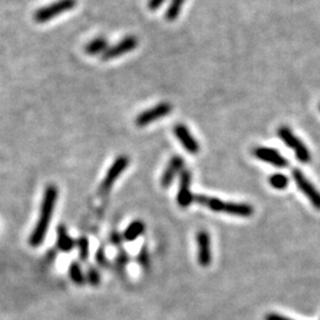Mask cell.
Returning a JSON list of instances; mask_svg holds the SVG:
<instances>
[{
	"label": "cell",
	"mask_w": 320,
	"mask_h": 320,
	"mask_svg": "<svg viewBox=\"0 0 320 320\" xmlns=\"http://www.w3.org/2000/svg\"><path fill=\"white\" fill-rule=\"evenodd\" d=\"M58 197V190L55 185L46 186L44 191V196H43L42 205H41V214L38 217V221L32 234L30 235L29 243L32 247H38L41 245L48 233L49 225L51 223V218L54 215L55 205H56V201Z\"/></svg>",
	"instance_id": "obj_1"
},
{
	"label": "cell",
	"mask_w": 320,
	"mask_h": 320,
	"mask_svg": "<svg viewBox=\"0 0 320 320\" xmlns=\"http://www.w3.org/2000/svg\"><path fill=\"white\" fill-rule=\"evenodd\" d=\"M193 203L205 206L215 212H223L237 217H251L254 214V208L247 203H227L220 198L208 197L204 194H197L193 198Z\"/></svg>",
	"instance_id": "obj_2"
},
{
	"label": "cell",
	"mask_w": 320,
	"mask_h": 320,
	"mask_svg": "<svg viewBox=\"0 0 320 320\" xmlns=\"http://www.w3.org/2000/svg\"><path fill=\"white\" fill-rule=\"evenodd\" d=\"M76 0H56V2L38 9L33 14V19L40 24L48 23L57 15L63 14L64 12L73 10L76 6Z\"/></svg>",
	"instance_id": "obj_3"
},
{
	"label": "cell",
	"mask_w": 320,
	"mask_h": 320,
	"mask_svg": "<svg viewBox=\"0 0 320 320\" xmlns=\"http://www.w3.org/2000/svg\"><path fill=\"white\" fill-rule=\"evenodd\" d=\"M278 135L279 138L282 140V141L286 144V145L292 148L295 152L296 158H298L299 162L301 163H308L311 160V154L308 148L306 147L305 144H304L301 140L293 134L290 128L286 126H281L278 130Z\"/></svg>",
	"instance_id": "obj_4"
},
{
	"label": "cell",
	"mask_w": 320,
	"mask_h": 320,
	"mask_svg": "<svg viewBox=\"0 0 320 320\" xmlns=\"http://www.w3.org/2000/svg\"><path fill=\"white\" fill-rule=\"evenodd\" d=\"M130 164V158L127 155H120V157L114 160V163L112 164V166L109 167L106 175H104L102 183L100 185V192L102 194L109 193V191L114 185V183L118 181L121 173L128 167Z\"/></svg>",
	"instance_id": "obj_5"
},
{
	"label": "cell",
	"mask_w": 320,
	"mask_h": 320,
	"mask_svg": "<svg viewBox=\"0 0 320 320\" xmlns=\"http://www.w3.org/2000/svg\"><path fill=\"white\" fill-rule=\"evenodd\" d=\"M292 177H293L296 186L301 190V192L305 194V196L310 200L312 203V205L314 206L315 209L320 210V192L318 191L317 187H315L312 183L308 181V179L304 175L301 171L298 169H294L293 172H292Z\"/></svg>",
	"instance_id": "obj_6"
},
{
	"label": "cell",
	"mask_w": 320,
	"mask_h": 320,
	"mask_svg": "<svg viewBox=\"0 0 320 320\" xmlns=\"http://www.w3.org/2000/svg\"><path fill=\"white\" fill-rule=\"evenodd\" d=\"M138 44L139 41L136 37L134 36L125 37L119 43H116V44L108 46L106 51L102 54V56H101V60L104 62L114 60V58H118L120 56H122V55L133 51L136 46H138Z\"/></svg>",
	"instance_id": "obj_7"
},
{
	"label": "cell",
	"mask_w": 320,
	"mask_h": 320,
	"mask_svg": "<svg viewBox=\"0 0 320 320\" xmlns=\"http://www.w3.org/2000/svg\"><path fill=\"white\" fill-rule=\"evenodd\" d=\"M172 111V106L167 102H162L157 106L152 107L147 111L140 113L135 119V125L138 127H145L154 121L165 118L167 114H170Z\"/></svg>",
	"instance_id": "obj_8"
},
{
	"label": "cell",
	"mask_w": 320,
	"mask_h": 320,
	"mask_svg": "<svg viewBox=\"0 0 320 320\" xmlns=\"http://www.w3.org/2000/svg\"><path fill=\"white\" fill-rule=\"evenodd\" d=\"M191 172L189 170L184 169L179 175V187L177 193V203L181 208H187L193 203V193L191 192L190 185H191Z\"/></svg>",
	"instance_id": "obj_9"
},
{
	"label": "cell",
	"mask_w": 320,
	"mask_h": 320,
	"mask_svg": "<svg viewBox=\"0 0 320 320\" xmlns=\"http://www.w3.org/2000/svg\"><path fill=\"white\" fill-rule=\"evenodd\" d=\"M197 256H198V263L202 267L210 266L212 261V252H211V239L208 232L205 230H201L197 234Z\"/></svg>",
	"instance_id": "obj_10"
},
{
	"label": "cell",
	"mask_w": 320,
	"mask_h": 320,
	"mask_svg": "<svg viewBox=\"0 0 320 320\" xmlns=\"http://www.w3.org/2000/svg\"><path fill=\"white\" fill-rule=\"evenodd\" d=\"M185 165V160L184 158H182L181 155H173L171 160L167 164L166 169L164 170L162 179H160V184L164 187V189H167L172 184L174 178L177 177L178 174H181V172L184 170Z\"/></svg>",
	"instance_id": "obj_11"
},
{
	"label": "cell",
	"mask_w": 320,
	"mask_h": 320,
	"mask_svg": "<svg viewBox=\"0 0 320 320\" xmlns=\"http://www.w3.org/2000/svg\"><path fill=\"white\" fill-rule=\"evenodd\" d=\"M174 134L179 140V143L182 144V146L191 154H197L200 152V144L197 143V140L193 138L192 134L190 133V131L187 130V127L183 123L175 125L174 127Z\"/></svg>",
	"instance_id": "obj_12"
},
{
	"label": "cell",
	"mask_w": 320,
	"mask_h": 320,
	"mask_svg": "<svg viewBox=\"0 0 320 320\" xmlns=\"http://www.w3.org/2000/svg\"><path fill=\"white\" fill-rule=\"evenodd\" d=\"M254 155L257 159L262 160L264 163L272 164L275 167H286L288 166V162L274 148L269 147H256L254 150Z\"/></svg>",
	"instance_id": "obj_13"
},
{
	"label": "cell",
	"mask_w": 320,
	"mask_h": 320,
	"mask_svg": "<svg viewBox=\"0 0 320 320\" xmlns=\"http://www.w3.org/2000/svg\"><path fill=\"white\" fill-rule=\"evenodd\" d=\"M75 247V241H74L67 232L65 225L61 224L57 227V248L63 253L72 252Z\"/></svg>",
	"instance_id": "obj_14"
},
{
	"label": "cell",
	"mask_w": 320,
	"mask_h": 320,
	"mask_svg": "<svg viewBox=\"0 0 320 320\" xmlns=\"http://www.w3.org/2000/svg\"><path fill=\"white\" fill-rule=\"evenodd\" d=\"M145 229H146V225L143 221H140V220L133 221L123 232L122 239L126 242H133L138 239V237L141 236L144 233H145Z\"/></svg>",
	"instance_id": "obj_15"
},
{
	"label": "cell",
	"mask_w": 320,
	"mask_h": 320,
	"mask_svg": "<svg viewBox=\"0 0 320 320\" xmlns=\"http://www.w3.org/2000/svg\"><path fill=\"white\" fill-rule=\"evenodd\" d=\"M108 48V41L104 37H96L91 41L84 46V52L89 56H96V55H102Z\"/></svg>",
	"instance_id": "obj_16"
},
{
	"label": "cell",
	"mask_w": 320,
	"mask_h": 320,
	"mask_svg": "<svg viewBox=\"0 0 320 320\" xmlns=\"http://www.w3.org/2000/svg\"><path fill=\"white\" fill-rule=\"evenodd\" d=\"M69 275L70 279L73 280V282L77 285V286H83V285L87 282L85 281V275L83 271H82V267L79 262H73L69 266Z\"/></svg>",
	"instance_id": "obj_17"
},
{
	"label": "cell",
	"mask_w": 320,
	"mask_h": 320,
	"mask_svg": "<svg viewBox=\"0 0 320 320\" xmlns=\"http://www.w3.org/2000/svg\"><path fill=\"white\" fill-rule=\"evenodd\" d=\"M185 0H171L169 7H167L166 13H165V19L169 22L174 21L175 18L178 17L179 13H181L182 7L184 6Z\"/></svg>",
	"instance_id": "obj_18"
},
{
	"label": "cell",
	"mask_w": 320,
	"mask_h": 320,
	"mask_svg": "<svg viewBox=\"0 0 320 320\" xmlns=\"http://www.w3.org/2000/svg\"><path fill=\"white\" fill-rule=\"evenodd\" d=\"M269 184L276 190H283L288 186V178L285 174L275 173L269 177Z\"/></svg>",
	"instance_id": "obj_19"
},
{
	"label": "cell",
	"mask_w": 320,
	"mask_h": 320,
	"mask_svg": "<svg viewBox=\"0 0 320 320\" xmlns=\"http://www.w3.org/2000/svg\"><path fill=\"white\" fill-rule=\"evenodd\" d=\"M76 245H77V249H79V256L81 261H87L88 257H89V240L87 239V237L82 236L80 237V239H77V242H76Z\"/></svg>",
	"instance_id": "obj_20"
},
{
	"label": "cell",
	"mask_w": 320,
	"mask_h": 320,
	"mask_svg": "<svg viewBox=\"0 0 320 320\" xmlns=\"http://www.w3.org/2000/svg\"><path fill=\"white\" fill-rule=\"evenodd\" d=\"M85 281H87L89 285H92V286H94V287L99 286L100 282H101L100 272L97 271L95 267L91 266V267L88 268V271H87V275H85Z\"/></svg>",
	"instance_id": "obj_21"
},
{
	"label": "cell",
	"mask_w": 320,
	"mask_h": 320,
	"mask_svg": "<svg viewBox=\"0 0 320 320\" xmlns=\"http://www.w3.org/2000/svg\"><path fill=\"white\" fill-rule=\"evenodd\" d=\"M138 262L140 263V266H141L144 269L150 268L151 260H150V254H148L146 245H143V248L140 249V253L138 255Z\"/></svg>",
	"instance_id": "obj_22"
},
{
	"label": "cell",
	"mask_w": 320,
	"mask_h": 320,
	"mask_svg": "<svg viewBox=\"0 0 320 320\" xmlns=\"http://www.w3.org/2000/svg\"><path fill=\"white\" fill-rule=\"evenodd\" d=\"M130 262V255L126 252L120 251V253L115 257V266L119 271H123L126 268L127 263Z\"/></svg>",
	"instance_id": "obj_23"
},
{
	"label": "cell",
	"mask_w": 320,
	"mask_h": 320,
	"mask_svg": "<svg viewBox=\"0 0 320 320\" xmlns=\"http://www.w3.org/2000/svg\"><path fill=\"white\" fill-rule=\"evenodd\" d=\"M95 260H96V262H97V264H99V266L103 267V268H107L108 260H107V256H106V254H104V251L102 248H100L99 251L96 252Z\"/></svg>",
	"instance_id": "obj_24"
},
{
	"label": "cell",
	"mask_w": 320,
	"mask_h": 320,
	"mask_svg": "<svg viewBox=\"0 0 320 320\" xmlns=\"http://www.w3.org/2000/svg\"><path fill=\"white\" fill-rule=\"evenodd\" d=\"M111 241H112V243L115 245V247H120L121 243H122V242H123L122 235H120L119 233H115V232H114V233H112Z\"/></svg>",
	"instance_id": "obj_25"
},
{
	"label": "cell",
	"mask_w": 320,
	"mask_h": 320,
	"mask_svg": "<svg viewBox=\"0 0 320 320\" xmlns=\"http://www.w3.org/2000/svg\"><path fill=\"white\" fill-rule=\"evenodd\" d=\"M164 2H165V0H148L147 6H148V9H150L151 11H155V10H158L159 7L163 5Z\"/></svg>",
	"instance_id": "obj_26"
},
{
	"label": "cell",
	"mask_w": 320,
	"mask_h": 320,
	"mask_svg": "<svg viewBox=\"0 0 320 320\" xmlns=\"http://www.w3.org/2000/svg\"><path fill=\"white\" fill-rule=\"evenodd\" d=\"M264 320H293V319L286 318V317H283V315L278 314V313H269L266 315V317H264Z\"/></svg>",
	"instance_id": "obj_27"
},
{
	"label": "cell",
	"mask_w": 320,
	"mask_h": 320,
	"mask_svg": "<svg viewBox=\"0 0 320 320\" xmlns=\"http://www.w3.org/2000/svg\"><path fill=\"white\" fill-rule=\"evenodd\" d=\"M319 109H320V106H319Z\"/></svg>",
	"instance_id": "obj_28"
}]
</instances>
